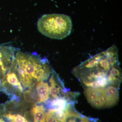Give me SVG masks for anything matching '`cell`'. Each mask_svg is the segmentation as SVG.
<instances>
[{"mask_svg":"<svg viewBox=\"0 0 122 122\" xmlns=\"http://www.w3.org/2000/svg\"><path fill=\"white\" fill-rule=\"evenodd\" d=\"M15 61L18 76L25 88H32L40 81L47 79L53 71L48 60L36 53L17 50Z\"/></svg>","mask_w":122,"mask_h":122,"instance_id":"6da1fadb","label":"cell"},{"mask_svg":"<svg viewBox=\"0 0 122 122\" xmlns=\"http://www.w3.org/2000/svg\"><path fill=\"white\" fill-rule=\"evenodd\" d=\"M37 28L42 35L52 39H62L71 33L72 22L69 16L60 14L42 15L38 19Z\"/></svg>","mask_w":122,"mask_h":122,"instance_id":"7a4b0ae2","label":"cell"},{"mask_svg":"<svg viewBox=\"0 0 122 122\" xmlns=\"http://www.w3.org/2000/svg\"><path fill=\"white\" fill-rule=\"evenodd\" d=\"M18 76L15 60L11 69L7 72L1 82L0 91L11 94V91L18 93H22L23 87Z\"/></svg>","mask_w":122,"mask_h":122,"instance_id":"3957f363","label":"cell"},{"mask_svg":"<svg viewBox=\"0 0 122 122\" xmlns=\"http://www.w3.org/2000/svg\"><path fill=\"white\" fill-rule=\"evenodd\" d=\"M17 49L10 46L0 45V82L11 69L15 60Z\"/></svg>","mask_w":122,"mask_h":122,"instance_id":"277c9868","label":"cell"},{"mask_svg":"<svg viewBox=\"0 0 122 122\" xmlns=\"http://www.w3.org/2000/svg\"><path fill=\"white\" fill-rule=\"evenodd\" d=\"M84 94L88 102L96 109L105 107L106 90V87H87Z\"/></svg>","mask_w":122,"mask_h":122,"instance_id":"5b68a950","label":"cell"},{"mask_svg":"<svg viewBox=\"0 0 122 122\" xmlns=\"http://www.w3.org/2000/svg\"><path fill=\"white\" fill-rule=\"evenodd\" d=\"M56 73L53 71L52 76L49 80V93L54 98H65V90L63 89L62 85Z\"/></svg>","mask_w":122,"mask_h":122,"instance_id":"8992f818","label":"cell"},{"mask_svg":"<svg viewBox=\"0 0 122 122\" xmlns=\"http://www.w3.org/2000/svg\"><path fill=\"white\" fill-rule=\"evenodd\" d=\"M65 110L66 117L65 122H95L93 119L81 115L75 111L70 103H68Z\"/></svg>","mask_w":122,"mask_h":122,"instance_id":"52a82bcc","label":"cell"},{"mask_svg":"<svg viewBox=\"0 0 122 122\" xmlns=\"http://www.w3.org/2000/svg\"><path fill=\"white\" fill-rule=\"evenodd\" d=\"M106 103L105 108L114 106L118 103L119 99L118 89L113 85H111L106 87Z\"/></svg>","mask_w":122,"mask_h":122,"instance_id":"ba28073f","label":"cell"},{"mask_svg":"<svg viewBox=\"0 0 122 122\" xmlns=\"http://www.w3.org/2000/svg\"><path fill=\"white\" fill-rule=\"evenodd\" d=\"M35 86L37 102H45L49 98V86L48 83L44 81H40Z\"/></svg>","mask_w":122,"mask_h":122,"instance_id":"9c48e42d","label":"cell"},{"mask_svg":"<svg viewBox=\"0 0 122 122\" xmlns=\"http://www.w3.org/2000/svg\"><path fill=\"white\" fill-rule=\"evenodd\" d=\"M67 101L63 98H59L53 99L49 102V106L52 109H64L68 104Z\"/></svg>","mask_w":122,"mask_h":122,"instance_id":"30bf717a","label":"cell"},{"mask_svg":"<svg viewBox=\"0 0 122 122\" xmlns=\"http://www.w3.org/2000/svg\"><path fill=\"white\" fill-rule=\"evenodd\" d=\"M45 122H59L56 117L55 109H51L46 112Z\"/></svg>","mask_w":122,"mask_h":122,"instance_id":"8fae6325","label":"cell"},{"mask_svg":"<svg viewBox=\"0 0 122 122\" xmlns=\"http://www.w3.org/2000/svg\"><path fill=\"white\" fill-rule=\"evenodd\" d=\"M0 122H14L12 121L5 116L1 111H0Z\"/></svg>","mask_w":122,"mask_h":122,"instance_id":"7c38bea8","label":"cell"}]
</instances>
